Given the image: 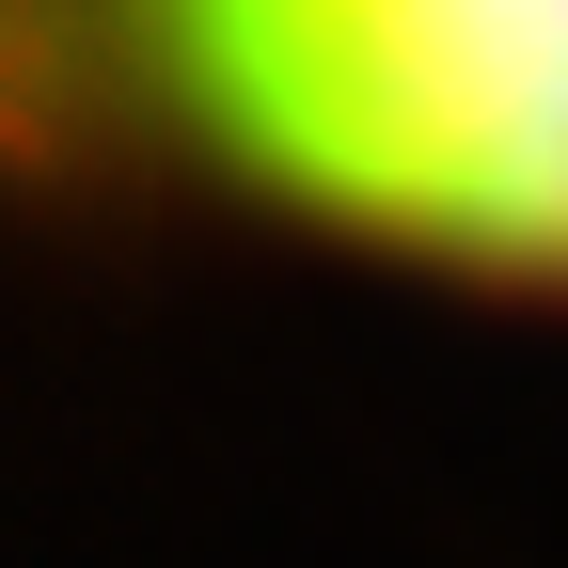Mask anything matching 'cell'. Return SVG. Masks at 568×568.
Segmentation results:
<instances>
[{"label":"cell","instance_id":"obj_1","mask_svg":"<svg viewBox=\"0 0 568 568\" xmlns=\"http://www.w3.org/2000/svg\"><path fill=\"white\" fill-rule=\"evenodd\" d=\"M95 63L284 222L568 301V0H95Z\"/></svg>","mask_w":568,"mask_h":568}]
</instances>
